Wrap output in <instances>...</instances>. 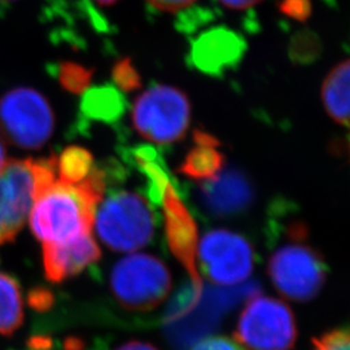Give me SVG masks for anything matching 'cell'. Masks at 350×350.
<instances>
[{
	"instance_id": "cell-30",
	"label": "cell",
	"mask_w": 350,
	"mask_h": 350,
	"mask_svg": "<svg viewBox=\"0 0 350 350\" xmlns=\"http://www.w3.org/2000/svg\"><path fill=\"white\" fill-rule=\"evenodd\" d=\"M94 1H96V3H99V4H103V5H112L117 0H94Z\"/></svg>"
},
{
	"instance_id": "cell-27",
	"label": "cell",
	"mask_w": 350,
	"mask_h": 350,
	"mask_svg": "<svg viewBox=\"0 0 350 350\" xmlns=\"http://www.w3.org/2000/svg\"><path fill=\"white\" fill-rule=\"evenodd\" d=\"M219 1L231 10H247L261 3L262 0H219Z\"/></svg>"
},
{
	"instance_id": "cell-3",
	"label": "cell",
	"mask_w": 350,
	"mask_h": 350,
	"mask_svg": "<svg viewBox=\"0 0 350 350\" xmlns=\"http://www.w3.org/2000/svg\"><path fill=\"white\" fill-rule=\"evenodd\" d=\"M96 231L103 243L116 252H135L154 234V215L138 193L121 191L101 204L95 213Z\"/></svg>"
},
{
	"instance_id": "cell-29",
	"label": "cell",
	"mask_w": 350,
	"mask_h": 350,
	"mask_svg": "<svg viewBox=\"0 0 350 350\" xmlns=\"http://www.w3.org/2000/svg\"><path fill=\"white\" fill-rule=\"evenodd\" d=\"M7 163V154H5V146H4L3 140H1V137H0V170H1V167L4 166V163Z\"/></svg>"
},
{
	"instance_id": "cell-14",
	"label": "cell",
	"mask_w": 350,
	"mask_h": 350,
	"mask_svg": "<svg viewBox=\"0 0 350 350\" xmlns=\"http://www.w3.org/2000/svg\"><path fill=\"white\" fill-rule=\"evenodd\" d=\"M193 143L179 172L193 180H209L224 169L225 154L219 150L217 138L200 129L193 134Z\"/></svg>"
},
{
	"instance_id": "cell-20",
	"label": "cell",
	"mask_w": 350,
	"mask_h": 350,
	"mask_svg": "<svg viewBox=\"0 0 350 350\" xmlns=\"http://www.w3.org/2000/svg\"><path fill=\"white\" fill-rule=\"evenodd\" d=\"M55 68V75H57L60 85L72 94H82L91 85L94 75L91 68L72 62H64Z\"/></svg>"
},
{
	"instance_id": "cell-26",
	"label": "cell",
	"mask_w": 350,
	"mask_h": 350,
	"mask_svg": "<svg viewBox=\"0 0 350 350\" xmlns=\"http://www.w3.org/2000/svg\"><path fill=\"white\" fill-rule=\"evenodd\" d=\"M154 8L165 12H178L189 7L196 0H147Z\"/></svg>"
},
{
	"instance_id": "cell-6",
	"label": "cell",
	"mask_w": 350,
	"mask_h": 350,
	"mask_svg": "<svg viewBox=\"0 0 350 350\" xmlns=\"http://www.w3.org/2000/svg\"><path fill=\"white\" fill-rule=\"evenodd\" d=\"M235 338L247 350H291L297 340L293 312L283 301L254 296L239 317Z\"/></svg>"
},
{
	"instance_id": "cell-4",
	"label": "cell",
	"mask_w": 350,
	"mask_h": 350,
	"mask_svg": "<svg viewBox=\"0 0 350 350\" xmlns=\"http://www.w3.org/2000/svg\"><path fill=\"white\" fill-rule=\"evenodd\" d=\"M172 284L165 263L146 253L120 260L111 274L114 299L131 312H150L160 306L169 296Z\"/></svg>"
},
{
	"instance_id": "cell-11",
	"label": "cell",
	"mask_w": 350,
	"mask_h": 350,
	"mask_svg": "<svg viewBox=\"0 0 350 350\" xmlns=\"http://www.w3.org/2000/svg\"><path fill=\"white\" fill-rule=\"evenodd\" d=\"M199 199L208 212L218 217H230L250 208L254 191L247 175L228 169L201 183Z\"/></svg>"
},
{
	"instance_id": "cell-25",
	"label": "cell",
	"mask_w": 350,
	"mask_h": 350,
	"mask_svg": "<svg viewBox=\"0 0 350 350\" xmlns=\"http://www.w3.org/2000/svg\"><path fill=\"white\" fill-rule=\"evenodd\" d=\"M191 350H247L239 344L237 340L225 336H212L204 338Z\"/></svg>"
},
{
	"instance_id": "cell-23",
	"label": "cell",
	"mask_w": 350,
	"mask_h": 350,
	"mask_svg": "<svg viewBox=\"0 0 350 350\" xmlns=\"http://www.w3.org/2000/svg\"><path fill=\"white\" fill-rule=\"evenodd\" d=\"M312 350H350V335L348 327L335 328L313 338Z\"/></svg>"
},
{
	"instance_id": "cell-12",
	"label": "cell",
	"mask_w": 350,
	"mask_h": 350,
	"mask_svg": "<svg viewBox=\"0 0 350 350\" xmlns=\"http://www.w3.org/2000/svg\"><path fill=\"white\" fill-rule=\"evenodd\" d=\"M245 52V42L237 33L217 27L198 38L191 49V62L202 73L224 75L234 69Z\"/></svg>"
},
{
	"instance_id": "cell-19",
	"label": "cell",
	"mask_w": 350,
	"mask_h": 350,
	"mask_svg": "<svg viewBox=\"0 0 350 350\" xmlns=\"http://www.w3.org/2000/svg\"><path fill=\"white\" fill-rule=\"evenodd\" d=\"M56 179L68 183L78 185L83 182L94 170V159L88 150L82 147H68L55 156Z\"/></svg>"
},
{
	"instance_id": "cell-16",
	"label": "cell",
	"mask_w": 350,
	"mask_h": 350,
	"mask_svg": "<svg viewBox=\"0 0 350 350\" xmlns=\"http://www.w3.org/2000/svg\"><path fill=\"white\" fill-rule=\"evenodd\" d=\"M125 112V99L113 86L88 88L81 101V113L92 121L113 124Z\"/></svg>"
},
{
	"instance_id": "cell-2",
	"label": "cell",
	"mask_w": 350,
	"mask_h": 350,
	"mask_svg": "<svg viewBox=\"0 0 350 350\" xmlns=\"http://www.w3.org/2000/svg\"><path fill=\"white\" fill-rule=\"evenodd\" d=\"M56 180L55 156L11 160L0 170V245L12 241L25 225L39 192Z\"/></svg>"
},
{
	"instance_id": "cell-1",
	"label": "cell",
	"mask_w": 350,
	"mask_h": 350,
	"mask_svg": "<svg viewBox=\"0 0 350 350\" xmlns=\"http://www.w3.org/2000/svg\"><path fill=\"white\" fill-rule=\"evenodd\" d=\"M107 180L105 172L94 167L91 174L78 185L56 179L43 188L30 211V228L36 238L44 244L91 234Z\"/></svg>"
},
{
	"instance_id": "cell-15",
	"label": "cell",
	"mask_w": 350,
	"mask_h": 350,
	"mask_svg": "<svg viewBox=\"0 0 350 350\" xmlns=\"http://www.w3.org/2000/svg\"><path fill=\"white\" fill-rule=\"evenodd\" d=\"M349 62L336 65L325 78L322 99L329 116L344 126L349 124Z\"/></svg>"
},
{
	"instance_id": "cell-21",
	"label": "cell",
	"mask_w": 350,
	"mask_h": 350,
	"mask_svg": "<svg viewBox=\"0 0 350 350\" xmlns=\"http://www.w3.org/2000/svg\"><path fill=\"white\" fill-rule=\"evenodd\" d=\"M319 52H321L319 39L309 31H304L293 38L289 47L291 59L300 64L312 63L319 56Z\"/></svg>"
},
{
	"instance_id": "cell-18",
	"label": "cell",
	"mask_w": 350,
	"mask_h": 350,
	"mask_svg": "<svg viewBox=\"0 0 350 350\" xmlns=\"http://www.w3.org/2000/svg\"><path fill=\"white\" fill-rule=\"evenodd\" d=\"M24 319L23 296L12 276L0 273V335H11Z\"/></svg>"
},
{
	"instance_id": "cell-17",
	"label": "cell",
	"mask_w": 350,
	"mask_h": 350,
	"mask_svg": "<svg viewBox=\"0 0 350 350\" xmlns=\"http://www.w3.org/2000/svg\"><path fill=\"white\" fill-rule=\"evenodd\" d=\"M131 159L147 180L150 200L156 205H161L165 188L172 183L163 156L152 147L139 146L131 150Z\"/></svg>"
},
{
	"instance_id": "cell-5",
	"label": "cell",
	"mask_w": 350,
	"mask_h": 350,
	"mask_svg": "<svg viewBox=\"0 0 350 350\" xmlns=\"http://www.w3.org/2000/svg\"><path fill=\"white\" fill-rule=\"evenodd\" d=\"M306 240H291L269 261V276L280 295L297 302L315 299L325 286L327 266L321 253Z\"/></svg>"
},
{
	"instance_id": "cell-24",
	"label": "cell",
	"mask_w": 350,
	"mask_h": 350,
	"mask_svg": "<svg viewBox=\"0 0 350 350\" xmlns=\"http://www.w3.org/2000/svg\"><path fill=\"white\" fill-rule=\"evenodd\" d=\"M280 11L297 21H306L312 12L310 0H282Z\"/></svg>"
},
{
	"instance_id": "cell-9",
	"label": "cell",
	"mask_w": 350,
	"mask_h": 350,
	"mask_svg": "<svg viewBox=\"0 0 350 350\" xmlns=\"http://www.w3.org/2000/svg\"><path fill=\"white\" fill-rule=\"evenodd\" d=\"M196 257L201 273L221 286L244 283L254 267V252L250 241L228 230L206 232L201 239Z\"/></svg>"
},
{
	"instance_id": "cell-8",
	"label": "cell",
	"mask_w": 350,
	"mask_h": 350,
	"mask_svg": "<svg viewBox=\"0 0 350 350\" xmlns=\"http://www.w3.org/2000/svg\"><path fill=\"white\" fill-rule=\"evenodd\" d=\"M189 120L191 104L186 94L170 86L148 88L133 107L135 130L157 144H170L183 138Z\"/></svg>"
},
{
	"instance_id": "cell-28",
	"label": "cell",
	"mask_w": 350,
	"mask_h": 350,
	"mask_svg": "<svg viewBox=\"0 0 350 350\" xmlns=\"http://www.w3.org/2000/svg\"><path fill=\"white\" fill-rule=\"evenodd\" d=\"M116 350H159L156 347L150 345L148 342L144 341H130L126 342L124 345H121L120 348Z\"/></svg>"
},
{
	"instance_id": "cell-7",
	"label": "cell",
	"mask_w": 350,
	"mask_h": 350,
	"mask_svg": "<svg viewBox=\"0 0 350 350\" xmlns=\"http://www.w3.org/2000/svg\"><path fill=\"white\" fill-rule=\"evenodd\" d=\"M53 127L50 103L37 90L13 88L0 98V130L14 146L38 150L51 138Z\"/></svg>"
},
{
	"instance_id": "cell-13",
	"label": "cell",
	"mask_w": 350,
	"mask_h": 350,
	"mask_svg": "<svg viewBox=\"0 0 350 350\" xmlns=\"http://www.w3.org/2000/svg\"><path fill=\"white\" fill-rule=\"evenodd\" d=\"M101 252L91 234L73 240L43 244V266L46 278L52 283L79 274L88 266L100 260Z\"/></svg>"
},
{
	"instance_id": "cell-22",
	"label": "cell",
	"mask_w": 350,
	"mask_h": 350,
	"mask_svg": "<svg viewBox=\"0 0 350 350\" xmlns=\"http://www.w3.org/2000/svg\"><path fill=\"white\" fill-rule=\"evenodd\" d=\"M114 83L126 92H131L142 86V77L130 59H122L113 66Z\"/></svg>"
},
{
	"instance_id": "cell-10",
	"label": "cell",
	"mask_w": 350,
	"mask_h": 350,
	"mask_svg": "<svg viewBox=\"0 0 350 350\" xmlns=\"http://www.w3.org/2000/svg\"><path fill=\"white\" fill-rule=\"evenodd\" d=\"M161 205L169 248L173 252L175 258L187 269L188 274L192 279L193 296L196 295V299H200L202 284L196 267L198 228L195 219L178 196L172 183L165 188Z\"/></svg>"
},
{
	"instance_id": "cell-31",
	"label": "cell",
	"mask_w": 350,
	"mask_h": 350,
	"mask_svg": "<svg viewBox=\"0 0 350 350\" xmlns=\"http://www.w3.org/2000/svg\"><path fill=\"white\" fill-rule=\"evenodd\" d=\"M10 1H14V0H0V3H10Z\"/></svg>"
}]
</instances>
